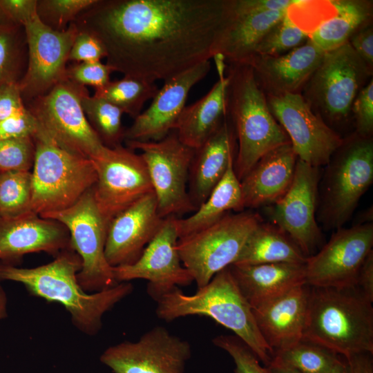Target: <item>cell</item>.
Here are the masks:
<instances>
[{
  "label": "cell",
  "mask_w": 373,
  "mask_h": 373,
  "mask_svg": "<svg viewBox=\"0 0 373 373\" xmlns=\"http://www.w3.org/2000/svg\"><path fill=\"white\" fill-rule=\"evenodd\" d=\"M226 0H96L75 20L124 76L164 82L213 57Z\"/></svg>",
  "instance_id": "obj_1"
},
{
  "label": "cell",
  "mask_w": 373,
  "mask_h": 373,
  "mask_svg": "<svg viewBox=\"0 0 373 373\" xmlns=\"http://www.w3.org/2000/svg\"><path fill=\"white\" fill-rule=\"evenodd\" d=\"M82 265L72 248L60 252L52 262L33 268L0 262V281L20 283L31 294L61 304L70 314L73 325L93 336L100 330L104 314L131 294L133 286L123 282L88 294L77 280Z\"/></svg>",
  "instance_id": "obj_2"
},
{
  "label": "cell",
  "mask_w": 373,
  "mask_h": 373,
  "mask_svg": "<svg viewBox=\"0 0 373 373\" xmlns=\"http://www.w3.org/2000/svg\"><path fill=\"white\" fill-rule=\"evenodd\" d=\"M309 287L303 339L345 358L372 354V303L355 286Z\"/></svg>",
  "instance_id": "obj_3"
},
{
  "label": "cell",
  "mask_w": 373,
  "mask_h": 373,
  "mask_svg": "<svg viewBox=\"0 0 373 373\" xmlns=\"http://www.w3.org/2000/svg\"><path fill=\"white\" fill-rule=\"evenodd\" d=\"M156 302V315L162 321L170 322L193 315L209 317L233 332L263 365L268 367L271 363L273 352L263 339L252 308L238 288L229 267L217 273L192 295L185 294L175 287Z\"/></svg>",
  "instance_id": "obj_4"
},
{
  "label": "cell",
  "mask_w": 373,
  "mask_h": 373,
  "mask_svg": "<svg viewBox=\"0 0 373 373\" xmlns=\"http://www.w3.org/2000/svg\"><path fill=\"white\" fill-rule=\"evenodd\" d=\"M227 77V113L238 140L233 169L240 181L265 155L291 142L271 113L251 68L229 64Z\"/></svg>",
  "instance_id": "obj_5"
},
{
  "label": "cell",
  "mask_w": 373,
  "mask_h": 373,
  "mask_svg": "<svg viewBox=\"0 0 373 373\" xmlns=\"http://www.w3.org/2000/svg\"><path fill=\"white\" fill-rule=\"evenodd\" d=\"M33 140L31 211L44 218L76 203L93 187L97 173L90 159L59 146L40 125Z\"/></svg>",
  "instance_id": "obj_6"
},
{
  "label": "cell",
  "mask_w": 373,
  "mask_h": 373,
  "mask_svg": "<svg viewBox=\"0 0 373 373\" xmlns=\"http://www.w3.org/2000/svg\"><path fill=\"white\" fill-rule=\"evenodd\" d=\"M318 193L316 220L338 229L351 218L373 182V141L357 133L343 139L326 165Z\"/></svg>",
  "instance_id": "obj_7"
},
{
  "label": "cell",
  "mask_w": 373,
  "mask_h": 373,
  "mask_svg": "<svg viewBox=\"0 0 373 373\" xmlns=\"http://www.w3.org/2000/svg\"><path fill=\"white\" fill-rule=\"evenodd\" d=\"M262 222L261 216L253 211L228 213L211 225L178 239L182 264L198 288L236 262L247 239Z\"/></svg>",
  "instance_id": "obj_8"
},
{
  "label": "cell",
  "mask_w": 373,
  "mask_h": 373,
  "mask_svg": "<svg viewBox=\"0 0 373 373\" xmlns=\"http://www.w3.org/2000/svg\"><path fill=\"white\" fill-rule=\"evenodd\" d=\"M372 69L349 43L325 52L323 58L303 88L302 95L325 122L345 120L352 104Z\"/></svg>",
  "instance_id": "obj_9"
},
{
  "label": "cell",
  "mask_w": 373,
  "mask_h": 373,
  "mask_svg": "<svg viewBox=\"0 0 373 373\" xmlns=\"http://www.w3.org/2000/svg\"><path fill=\"white\" fill-rule=\"evenodd\" d=\"M86 86L66 78L46 94L25 104L41 127L63 149L92 159L105 146L82 108Z\"/></svg>",
  "instance_id": "obj_10"
},
{
  "label": "cell",
  "mask_w": 373,
  "mask_h": 373,
  "mask_svg": "<svg viewBox=\"0 0 373 373\" xmlns=\"http://www.w3.org/2000/svg\"><path fill=\"white\" fill-rule=\"evenodd\" d=\"M64 224L71 248L82 260L77 280L85 291L97 292L118 284L105 256L108 224L96 204L93 188L71 207L47 215Z\"/></svg>",
  "instance_id": "obj_11"
},
{
  "label": "cell",
  "mask_w": 373,
  "mask_h": 373,
  "mask_svg": "<svg viewBox=\"0 0 373 373\" xmlns=\"http://www.w3.org/2000/svg\"><path fill=\"white\" fill-rule=\"evenodd\" d=\"M124 142L128 148L141 152L162 218L196 210L186 189L195 149L183 144L175 130L157 141Z\"/></svg>",
  "instance_id": "obj_12"
},
{
  "label": "cell",
  "mask_w": 373,
  "mask_h": 373,
  "mask_svg": "<svg viewBox=\"0 0 373 373\" xmlns=\"http://www.w3.org/2000/svg\"><path fill=\"white\" fill-rule=\"evenodd\" d=\"M90 160L97 173L94 198L107 224L135 202L153 193L146 163L134 150L122 144L104 146Z\"/></svg>",
  "instance_id": "obj_13"
},
{
  "label": "cell",
  "mask_w": 373,
  "mask_h": 373,
  "mask_svg": "<svg viewBox=\"0 0 373 373\" xmlns=\"http://www.w3.org/2000/svg\"><path fill=\"white\" fill-rule=\"evenodd\" d=\"M24 29L28 61L19 88L25 104L46 94L66 78L69 53L78 29L73 22L64 31L54 30L44 24L37 15Z\"/></svg>",
  "instance_id": "obj_14"
},
{
  "label": "cell",
  "mask_w": 373,
  "mask_h": 373,
  "mask_svg": "<svg viewBox=\"0 0 373 373\" xmlns=\"http://www.w3.org/2000/svg\"><path fill=\"white\" fill-rule=\"evenodd\" d=\"M266 98L271 113L287 135L298 158L313 166H326L343 138L311 108L300 93Z\"/></svg>",
  "instance_id": "obj_15"
},
{
  "label": "cell",
  "mask_w": 373,
  "mask_h": 373,
  "mask_svg": "<svg viewBox=\"0 0 373 373\" xmlns=\"http://www.w3.org/2000/svg\"><path fill=\"white\" fill-rule=\"evenodd\" d=\"M320 180L319 167L298 159L287 191L265 207L271 223L284 231L306 257L314 254L322 241L316 220Z\"/></svg>",
  "instance_id": "obj_16"
},
{
  "label": "cell",
  "mask_w": 373,
  "mask_h": 373,
  "mask_svg": "<svg viewBox=\"0 0 373 373\" xmlns=\"http://www.w3.org/2000/svg\"><path fill=\"white\" fill-rule=\"evenodd\" d=\"M372 246V222L336 229L318 253L307 257L305 283L311 287L355 286Z\"/></svg>",
  "instance_id": "obj_17"
},
{
  "label": "cell",
  "mask_w": 373,
  "mask_h": 373,
  "mask_svg": "<svg viewBox=\"0 0 373 373\" xmlns=\"http://www.w3.org/2000/svg\"><path fill=\"white\" fill-rule=\"evenodd\" d=\"M191 356L187 341L162 326H155L137 341L108 347L100 361L114 373H184Z\"/></svg>",
  "instance_id": "obj_18"
},
{
  "label": "cell",
  "mask_w": 373,
  "mask_h": 373,
  "mask_svg": "<svg viewBox=\"0 0 373 373\" xmlns=\"http://www.w3.org/2000/svg\"><path fill=\"white\" fill-rule=\"evenodd\" d=\"M175 220V216L164 218L158 232L135 262L113 267L117 283L135 279L146 280L147 293L157 301L175 287L193 282L179 256Z\"/></svg>",
  "instance_id": "obj_19"
},
{
  "label": "cell",
  "mask_w": 373,
  "mask_h": 373,
  "mask_svg": "<svg viewBox=\"0 0 373 373\" xmlns=\"http://www.w3.org/2000/svg\"><path fill=\"white\" fill-rule=\"evenodd\" d=\"M210 69L206 60L165 81L150 106L125 129L124 141H157L174 130L191 89Z\"/></svg>",
  "instance_id": "obj_20"
},
{
  "label": "cell",
  "mask_w": 373,
  "mask_h": 373,
  "mask_svg": "<svg viewBox=\"0 0 373 373\" xmlns=\"http://www.w3.org/2000/svg\"><path fill=\"white\" fill-rule=\"evenodd\" d=\"M164 218L151 193L116 215L108 224L105 256L112 267L131 265L141 256Z\"/></svg>",
  "instance_id": "obj_21"
},
{
  "label": "cell",
  "mask_w": 373,
  "mask_h": 373,
  "mask_svg": "<svg viewBox=\"0 0 373 373\" xmlns=\"http://www.w3.org/2000/svg\"><path fill=\"white\" fill-rule=\"evenodd\" d=\"M69 248V232L55 220L33 211L0 218V262L15 265L28 254L44 251L56 256Z\"/></svg>",
  "instance_id": "obj_22"
},
{
  "label": "cell",
  "mask_w": 373,
  "mask_h": 373,
  "mask_svg": "<svg viewBox=\"0 0 373 373\" xmlns=\"http://www.w3.org/2000/svg\"><path fill=\"white\" fill-rule=\"evenodd\" d=\"M325 52L309 39L303 45L278 56L254 55L250 66L267 95L300 93L320 65Z\"/></svg>",
  "instance_id": "obj_23"
},
{
  "label": "cell",
  "mask_w": 373,
  "mask_h": 373,
  "mask_svg": "<svg viewBox=\"0 0 373 373\" xmlns=\"http://www.w3.org/2000/svg\"><path fill=\"white\" fill-rule=\"evenodd\" d=\"M309 291L307 284L300 285L252 308L258 329L273 354L303 339Z\"/></svg>",
  "instance_id": "obj_24"
},
{
  "label": "cell",
  "mask_w": 373,
  "mask_h": 373,
  "mask_svg": "<svg viewBox=\"0 0 373 373\" xmlns=\"http://www.w3.org/2000/svg\"><path fill=\"white\" fill-rule=\"evenodd\" d=\"M287 10L247 12L236 9L231 0H226L225 15L213 46V57L221 54L229 64H245L255 55L263 37L285 17Z\"/></svg>",
  "instance_id": "obj_25"
},
{
  "label": "cell",
  "mask_w": 373,
  "mask_h": 373,
  "mask_svg": "<svg viewBox=\"0 0 373 373\" xmlns=\"http://www.w3.org/2000/svg\"><path fill=\"white\" fill-rule=\"evenodd\" d=\"M298 159L291 143L261 157L240 181L243 209L267 207L283 197L292 182Z\"/></svg>",
  "instance_id": "obj_26"
},
{
  "label": "cell",
  "mask_w": 373,
  "mask_h": 373,
  "mask_svg": "<svg viewBox=\"0 0 373 373\" xmlns=\"http://www.w3.org/2000/svg\"><path fill=\"white\" fill-rule=\"evenodd\" d=\"M236 136L228 115L220 127L198 149L195 150L189 170L188 191L197 209L234 162Z\"/></svg>",
  "instance_id": "obj_27"
},
{
  "label": "cell",
  "mask_w": 373,
  "mask_h": 373,
  "mask_svg": "<svg viewBox=\"0 0 373 373\" xmlns=\"http://www.w3.org/2000/svg\"><path fill=\"white\" fill-rule=\"evenodd\" d=\"M230 271L241 293L256 307L305 283V264L274 262L231 265Z\"/></svg>",
  "instance_id": "obj_28"
},
{
  "label": "cell",
  "mask_w": 373,
  "mask_h": 373,
  "mask_svg": "<svg viewBox=\"0 0 373 373\" xmlns=\"http://www.w3.org/2000/svg\"><path fill=\"white\" fill-rule=\"evenodd\" d=\"M224 75H218L219 79L205 95L185 106L178 119L174 130L180 140L193 149L201 146L227 115L229 79Z\"/></svg>",
  "instance_id": "obj_29"
},
{
  "label": "cell",
  "mask_w": 373,
  "mask_h": 373,
  "mask_svg": "<svg viewBox=\"0 0 373 373\" xmlns=\"http://www.w3.org/2000/svg\"><path fill=\"white\" fill-rule=\"evenodd\" d=\"M335 12L309 33V39L324 52L347 43L354 32L370 23L372 2L361 0L331 1Z\"/></svg>",
  "instance_id": "obj_30"
},
{
  "label": "cell",
  "mask_w": 373,
  "mask_h": 373,
  "mask_svg": "<svg viewBox=\"0 0 373 373\" xmlns=\"http://www.w3.org/2000/svg\"><path fill=\"white\" fill-rule=\"evenodd\" d=\"M232 162L221 180L195 212L184 219L176 218L179 239L195 233L217 222L230 211H242L240 182Z\"/></svg>",
  "instance_id": "obj_31"
},
{
  "label": "cell",
  "mask_w": 373,
  "mask_h": 373,
  "mask_svg": "<svg viewBox=\"0 0 373 373\" xmlns=\"http://www.w3.org/2000/svg\"><path fill=\"white\" fill-rule=\"evenodd\" d=\"M307 258L284 231L272 223L262 222L250 235L233 265L305 264Z\"/></svg>",
  "instance_id": "obj_32"
},
{
  "label": "cell",
  "mask_w": 373,
  "mask_h": 373,
  "mask_svg": "<svg viewBox=\"0 0 373 373\" xmlns=\"http://www.w3.org/2000/svg\"><path fill=\"white\" fill-rule=\"evenodd\" d=\"M158 89L155 83L124 76L95 89L93 95L111 102L134 119L142 112L145 103L154 97Z\"/></svg>",
  "instance_id": "obj_33"
},
{
  "label": "cell",
  "mask_w": 373,
  "mask_h": 373,
  "mask_svg": "<svg viewBox=\"0 0 373 373\" xmlns=\"http://www.w3.org/2000/svg\"><path fill=\"white\" fill-rule=\"evenodd\" d=\"M28 61L26 35L23 26L0 22V90L18 84Z\"/></svg>",
  "instance_id": "obj_34"
},
{
  "label": "cell",
  "mask_w": 373,
  "mask_h": 373,
  "mask_svg": "<svg viewBox=\"0 0 373 373\" xmlns=\"http://www.w3.org/2000/svg\"><path fill=\"white\" fill-rule=\"evenodd\" d=\"M341 358L326 347L302 339L289 348L275 352L271 363L297 373H326Z\"/></svg>",
  "instance_id": "obj_35"
},
{
  "label": "cell",
  "mask_w": 373,
  "mask_h": 373,
  "mask_svg": "<svg viewBox=\"0 0 373 373\" xmlns=\"http://www.w3.org/2000/svg\"><path fill=\"white\" fill-rule=\"evenodd\" d=\"M82 108L90 126L104 146L114 148L124 142L123 112L104 99L90 96L88 90L82 97Z\"/></svg>",
  "instance_id": "obj_36"
},
{
  "label": "cell",
  "mask_w": 373,
  "mask_h": 373,
  "mask_svg": "<svg viewBox=\"0 0 373 373\" xmlns=\"http://www.w3.org/2000/svg\"><path fill=\"white\" fill-rule=\"evenodd\" d=\"M32 193L31 171L0 173V218L32 211Z\"/></svg>",
  "instance_id": "obj_37"
},
{
  "label": "cell",
  "mask_w": 373,
  "mask_h": 373,
  "mask_svg": "<svg viewBox=\"0 0 373 373\" xmlns=\"http://www.w3.org/2000/svg\"><path fill=\"white\" fill-rule=\"evenodd\" d=\"M308 38L309 34L298 27L287 12L263 37L255 55H281L303 45Z\"/></svg>",
  "instance_id": "obj_38"
},
{
  "label": "cell",
  "mask_w": 373,
  "mask_h": 373,
  "mask_svg": "<svg viewBox=\"0 0 373 373\" xmlns=\"http://www.w3.org/2000/svg\"><path fill=\"white\" fill-rule=\"evenodd\" d=\"M96 0H37L40 21L56 31H64Z\"/></svg>",
  "instance_id": "obj_39"
},
{
  "label": "cell",
  "mask_w": 373,
  "mask_h": 373,
  "mask_svg": "<svg viewBox=\"0 0 373 373\" xmlns=\"http://www.w3.org/2000/svg\"><path fill=\"white\" fill-rule=\"evenodd\" d=\"M35 155V145L32 137L0 141V173L30 171Z\"/></svg>",
  "instance_id": "obj_40"
},
{
  "label": "cell",
  "mask_w": 373,
  "mask_h": 373,
  "mask_svg": "<svg viewBox=\"0 0 373 373\" xmlns=\"http://www.w3.org/2000/svg\"><path fill=\"white\" fill-rule=\"evenodd\" d=\"M212 342L232 358L234 373H271L267 367L260 363L249 347L236 335H219L213 338Z\"/></svg>",
  "instance_id": "obj_41"
},
{
  "label": "cell",
  "mask_w": 373,
  "mask_h": 373,
  "mask_svg": "<svg viewBox=\"0 0 373 373\" xmlns=\"http://www.w3.org/2000/svg\"><path fill=\"white\" fill-rule=\"evenodd\" d=\"M114 72L106 64L101 61L75 63L67 66L66 78L84 86L96 88L104 86L111 79Z\"/></svg>",
  "instance_id": "obj_42"
},
{
  "label": "cell",
  "mask_w": 373,
  "mask_h": 373,
  "mask_svg": "<svg viewBox=\"0 0 373 373\" xmlns=\"http://www.w3.org/2000/svg\"><path fill=\"white\" fill-rule=\"evenodd\" d=\"M39 124L24 106L0 123V141L26 137H33Z\"/></svg>",
  "instance_id": "obj_43"
},
{
  "label": "cell",
  "mask_w": 373,
  "mask_h": 373,
  "mask_svg": "<svg viewBox=\"0 0 373 373\" xmlns=\"http://www.w3.org/2000/svg\"><path fill=\"white\" fill-rule=\"evenodd\" d=\"M356 120V133L363 137H372L373 132V81L359 91L352 106Z\"/></svg>",
  "instance_id": "obj_44"
},
{
  "label": "cell",
  "mask_w": 373,
  "mask_h": 373,
  "mask_svg": "<svg viewBox=\"0 0 373 373\" xmlns=\"http://www.w3.org/2000/svg\"><path fill=\"white\" fill-rule=\"evenodd\" d=\"M106 52L102 41L93 35L79 31L71 47L68 61L75 63L101 61Z\"/></svg>",
  "instance_id": "obj_45"
},
{
  "label": "cell",
  "mask_w": 373,
  "mask_h": 373,
  "mask_svg": "<svg viewBox=\"0 0 373 373\" xmlns=\"http://www.w3.org/2000/svg\"><path fill=\"white\" fill-rule=\"evenodd\" d=\"M37 0H0V22L25 26L37 14Z\"/></svg>",
  "instance_id": "obj_46"
},
{
  "label": "cell",
  "mask_w": 373,
  "mask_h": 373,
  "mask_svg": "<svg viewBox=\"0 0 373 373\" xmlns=\"http://www.w3.org/2000/svg\"><path fill=\"white\" fill-rule=\"evenodd\" d=\"M348 43L361 58L372 69L373 66V28L368 23L353 34Z\"/></svg>",
  "instance_id": "obj_47"
},
{
  "label": "cell",
  "mask_w": 373,
  "mask_h": 373,
  "mask_svg": "<svg viewBox=\"0 0 373 373\" xmlns=\"http://www.w3.org/2000/svg\"><path fill=\"white\" fill-rule=\"evenodd\" d=\"M24 106L18 84L2 88L0 90V123Z\"/></svg>",
  "instance_id": "obj_48"
},
{
  "label": "cell",
  "mask_w": 373,
  "mask_h": 373,
  "mask_svg": "<svg viewBox=\"0 0 373 373\" xmlns=\"http://www.w3.org/2000/svg\"><path fill=\"white\" fill-rule=\"evenodd\" d=\"M355 287L369 301L373 302V250L367 255L359 270Z\"/></svg>",
  "instance_id": "obj_49"
},
{
  "label": "cell",
  "mask_w": 373,
  "mask_h": 373,
  "mask_svg": "<svg viewBox=\"0 0 373 373\" xmlns=\"http://www.w3.org/2000/svg\"><path fill=\"white\" fill-rule=\"evenodd\" d=\"M372 354L369 352H360L344 357L350 373H373Z\"/></svg>",
  "instance_id": "obj_50"
},
{
  "label": "cell",
  "mask_w": 373,
  "mask_h": 373,
  "mask_svg": "<svg viewBox=\"0 0 373 373\" xmlns=\"http://www.w3.org/2000/svg\"><path fill=\"white\" fill-rule=\"evenodd\" d=\"M326 373H350L346 359L341 356L338 361Z\"/></svg>",
  "instance_id": "obj_51"
},
{
  "label": "cell",
  "mask_w": 373,
  "mask_h": 373,
  "mask_svg": "<svg viewBox=\"0 0 373 373\" xmlns=\"http://www.w3.org/2000/svg\"><path fill=\"white\" fill-rule=\"evenodd\" d=\"M7 296L5 291L0 285V320L7 317Z\"/></svg>",
  "instance_id": "obj_52"
},
{
  "label": "cell",
  "mask_w": 373,
  "mask_h": 373,
  "mask_svg": "<svg viewBox=\"0 0 373 373\" xmlns=\"http://www.w3.org/2000/svg\"><path fill=\"white\" fill-rule=\"evenodd\" d=\"M267 367L271 373H297L293 370L273 363H271Z\"/></svg>",
  "instance_id": "obj_53"
}]
</instances>
